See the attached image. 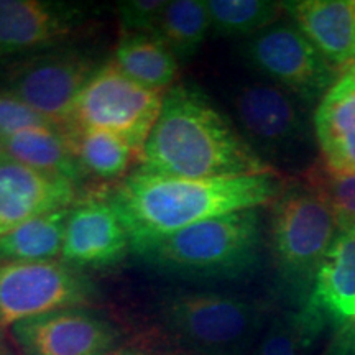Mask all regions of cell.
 Here are the masks:
<instances>
[{"label":"cell","instance_id":"obj_13","mask_svg":"<svg viewBox=\"0 0 355 355\" xmlns=\"http://www.w3.org/2000/svg\"><path fill=\"white\" fill-rule=\"evenodd\" d=\"M78 186L32 170L15 159L0 162V237L43 212L76 204Z\"/></svg>","mask_w":355,"mask_h":355},{"label":"cell","instance_id":"obj_1","mask_svg":"<svg viewBox=\"0 0 355 355\" xmlns=\"http://www.w3.org/2000/svg\"><path fill=\"white\" fill-rule=\"evenodd\" d=\"M286 189L277 171L225 178H181L137 168L114 191L137 254L198 222L272 204Z\"/></svg>","mask_w":355,"mask_h":355},{"label":"cell","instance_id":"obj_21","mask_svg":"<svg viewBox=\"0 0 355 355\" xmlns=\"http://www.w3.org/2000/svg\"><path fill=\"white\" fill-rule=\"evenodd\" d=\"M74 155L84 175L101 180H117L125 176L133 162L141 159V153L121 137L101 130H69Z\"/></svg>","mask_w":355,"mask_h":355},{"label":"cell","instance_id":"obj_27","mask_svg":"<svg viewBox=\"0 0 355 355\" xmlns=\"http://www.w3.org/2000/svg\"><path fill=\"white\" fill-rule=\"evenodd\" d=\"M166 0H123L117 3L122 33H153L166 8Z\"/></svg>","mask_w":355,"mask_h":355},{"label":"cell","instance_id":"obj_9","mask_svg":"<svg viewBox=\"0 0 355 355\" xmlns=\"http://www.w3.org/2000/svg\"><path fill=\"white\" fill-rule=\"evenodd\" d=\"M243 56L270 83L309 104L321 101L339 78L295 24H275L248 38Z\"/></svg>","mask_w":355,"mask_h":355},{"label":"cell","instance_id":"obj_10","mask_svg":"<svg viewBox=\"0 0 355 355\" xmlns=\"http://www.w3.org/2000/svg\"><path fill=\"white\" fill-rule=\"evenodd\" d=\"M234 112L254 150L290 157L308 139L303 115L290 92L273 83H248L235 91Z\"/></svg>","mask_w":355,"mask_h":355},{"label":"cell","instance_id":"obj_14","mask_svg":"<svg viewBox=\"0 0 355 355\" xmlns=\"http://www.w3.org/2000/svg\"><path fill=\"white\" fill-rule=\"evenodd\" d=\"M74 8L44 0H0V58L63 42L79 25Z\"/></svg>","mask_w":355,"mask_h":355},{"label":"cell","instance_id":"obj_30","mask_svg":"<svg viewBox=\"0 0 355 355\" xmlns=\"http://www.w3.org/2000/svg\"><path fill=\"white\" fill-rule=\"evenodd\" d=\"M3 158H7V152H6V137L0 135V162Z\"/></svg>","mask_w":355,"mask_h":355},{"label":"cell","instance_id":"obj_5","mask_svg":"<svg viewBox=\"0 0 355 355\" xmlns=\"http://www.w3.org/2000/svg\"><path fill=\"white\" fill-rule=\"evenodd\" d=\"M272 204L275 263L303 304L339 225L329 204L311 184L285 189Z\"/></svg>","mask_w":355,"mask_h":355},{"label":"cell","instance_id":"obj_31","mask_svg":"<svg viewBox=\"0 0 355 355\" xmlns=\"http://www.w3.org/2000/svg\"><path fill=\"white\" fill-rule=\"evenodd\" d=\"M3 336V331H0V337H2Z\"/></svg>","mask_w":355,"mask_h":355},{"label":"cell","instance_id":"obj_8","mask_svg":"<svg viewBox=\"0 0 355 355\" xmlns=\"http://www.w3.org/2000/svg\"><path fill=\"white\" fill-rule=\"evenodd\" d=\"M97 66L83 51L48 50L13 61L3 71V91L17 96L61 130L74 101Z\"/></svg>","mask_w":355,"mask_h":355},{"label":"cell","instance_id":"obj_28","mask_svg":"<svg viewBox=\"0 0 355 355\" xmlns=\"http://www.w3.org/2000/svg\"><path fill=\"white\" fill-rule=\"evenodd\" d=\"M0 355H17L15 350L12 349V345L7 343L6 336L0 337Z\"/></svg>","mask_w":355,"mask_h":355},{"label":"cell","instance_id":"obj_24","mask_svg":"<svg viewBox=\"0 0 355 355\" xmlns=\"http://www.w3.org/2000/svg\"><path fill=\"white\" fill-rule=\"evenodd\" d=\"M322 329L304 311H291L275 319L250 355H309Z\"/></svg>","mask_w":355,"mask_h":355},{"label":"cell","instance_id":"obj_18","mask_svg":"<svg viewBox=\"0 0 355 355\" xmlns=\"http://www.w3.org/2000/svg\"><path fill=\"white\" fill-rule=\"evenodd\" d=\"M7 158L32 170L64 178L78 184L84 171L79 165L68 133L61 128H33L6 137Z\"/></svg>","mask_w":355,"mask_h":355},{"label":"cell","instance_id":"obj_17","mask_svg":"<svg viewBox=\"0 0 355 355\" xmlns=\"http://www.w3.org/2000/svg\"><path fill=\"white\" fill-rule=\"evenodd\" d=\"M314 132L324 170L331 175L355 173V66L343 71L318 102Z\"/></svg>","mask_w":355,"mask_h":355},{"label":"cell","instance_id":"obj_3","mask_svg":"<svg viewBox=\"0 0 355 355\" xmlns=\"http://www.w3.org/2000/svg\"><path fill=\"white\" fill-rule=\"evenodd\" d=\"M259 209L198 222L140 252L158 272L186 279H235L255 268L260 257Z\"/></svg>","mask_w":355,"mask_h":355},{"label":"cell","instance_id":"obj_2","mask_svg":"<svg viewBox=\"0 0 355 355\" xmlns=\"http://www.w3.org/2000/svg\"><path fill=\"white\" fill-rule=\"evenodd\" d=\"M140 168L181 178H225L275 171L194 84L166 91L144 146Z\"/></svg>","mask_w":355,"mask_h":355},{"label":"cell","instance_id":"obj_16","mask_svg":"<svg viewBox=\"0 0 355 355\" xmlns=\"http://www.w3.org/2000/svg\"><path fill=\"white\" fill-rule=\"evenodd\" d=\"M282 6L332 68L355 66V0H296Z\"/></svg>","mask_w":355,"mask_h":355},{"label":"cell","instance_id":"obj_19","mask_svg":"<svg viewBox=\"0 0 355 355\" xmlns=\"http://www.w3.org/2000/svg\"><path fill=\"white\" fill-rule=\"evenodd\" d=\"M119 69L140 86L168 91L178 76V60L153 33H125L114 53Z\"/></svg>","mask_w":355,"mask_h":355},{"label":"cell","instance_id":"obj_15","mask_svg":"<svg viewBox=\"0 0 355 355\" xmlns=\"http://www.w3.org/2000/svg\"><path fill=\"white\" fill-rule=\"evenodd\" d=\"M300 309L324 326L355 322V229L337 232Z\"/></svg>","mask_w":355,"mask_h":355},{"label":"cell","instance_id":"obj_12","mask_svg":"<svg viewBox=\"0 0 355 355\" xmlns=\"http://www.w3.org/2000/svg\"><path fill=\"white\" fill-rule=\"evenodd\" d=\"M130 237L117 207L105 199L73 206L66 222L61 260L73 268H104L125 257Z\"/></svg>","mask_w":355,"mask_h":355},{"label":"cell","instance_id":"obj_4","mask_svg":"<svg viewBox=\"0 0 355 355\" xmlns=\"http://www.w3.org/2000/svg\"><path fill=\"white\" fill-rule=\"evenodd\" d=\"M265 304L217 293H176L159 306V321L178 347L194 355H242L254 344Z\"/></svg>","mask_w":355,"mask_h":355},{"label":"cell","instance_id":"obj_29","mask_svg":"<svg viewBox=\"0 0 355 355\" xmlns=\"http://www.w3.org/2000/svg\"><path fill=\"white\" fill-rule=\"evenodd\" d=\"M105 355H141L135 350H128V349H121V350H112V352L105 354Z\"/></svg>","mask_w":355,"mask_h":355},{"label":"cell","instance_id":"obj_22","mask_svg":"<svg viewBox=\"0 0 355 355\" xmlns=\"http://www.w3.org/2000/svg\"><path fill=\"white\" fill-rule=\"evenodd\" d=\"M211 28L206 0H171L166 3L155 35L170 48L178 61L193 58Z\"/></svg>","mask_w":355,"mask_h":355},{"label":"cell","instance_id":"obj_7","mask_svg":"<svg viewBox=\"0 0 355 355\" xmlns=\"http://www.w3.org/2000/svg\"><path fill=\"white\" fill-rule=\"evenodd\" d=\"M94 298L86 275L63 260L0 263V331L53 311L83 308Z\"/></svg>","mask_w":355,"mask_h":355},{"label":"cell","instance_id":"obj_20","mask_svg":"<svg viewBox=\"0 0 355 355\" xmlns=\"http://www.w3.org/2000/svg\"><path fill=\"white\" fill-rule=\"evenodd\" d=\"M71 209L73 206L43 212L0 237V263L58 260Z\"/></svg>","mask_w":355,"mask_h":355},{"label":"cell","instance_id":"obj_26","mask_svg":"<svg viewBox=\"0 0 355 355\" xmlns=\"http://www.w3.org/2000/svg\"><path fill=\"white\" fill-rule=\"evenodd\" d=\"M33 128H60L19 97L0 89V135L33 130Z\"/></svg>","mask_w":355,"mask_h":355},{"label":"cell","instance_id":"obj_25","mask_svg":"<svg viewBox=\"0 0 355 355\" xmlns=\"http://www.w3.org/2000/svg\"><path fill=\"white\" fill-rule=\"evenodd\" d=\"M308 180L331 206L339 230L355 229V173L331 175L326 170L313 171Z\"/></svg>","mask_w":355,"mask_h":355},{"label":"cell","instance_id":"obj_23","mask_svg":"<svg viewBox=\"0 0 355 355\" xmlns=\"http://www.w3.org/2000/svg\"><path fill=\"white\" fill-rule=\"evenodd\" d=\"M211 28L220 37H255L278 24L282 2L272 0H206Z\"/></svg>","mask_w":355,"mask_h":355},{"label":"cell","instance_id":"obj_11","mask_svg":"<svg viewBox=\"0 0 355 355\" xmlns=\"http://www.w3.org/2000/svg\"><path fill=\"white\" fill-rule=\"evenodd\" d=\"M10 337L21 355H105L119 331L83 308L61 309L13 324Z\"/></svg>","mask_w":355,"mask_h":355},{"label":"cell","instance_id":"obj_6","mask_svg":"<svg viewBox=\"0 0 355 355\" xmlns=\"http://www.w3.org/2000/svg\"><path fill=\"white\" fill-rule=\"evenodd\" d=\"M166 91H153L127 78L114 61L92 74L74 101L64 132L101 130L121 137L144 152Z\"/></svg>","mask_w":355,"mask_h":355}]
</instances>
